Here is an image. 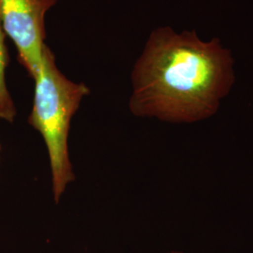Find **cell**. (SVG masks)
I'll list each match as a JSON object with an SVG mask.
<instances>
[{
	"label": "cell",
	"instance_id": "obj_2",
	"mask_svg": "<svg viewBox=\"0 0 253 253\" xmlns=\"http://www.w3.org/2000/svg\"><path fill=\"white\" fill-rule=\"evenodd\" d=\"M33 80L34 99L27 122L45 142L54 202L58 204L67 186L75 180L68 145L72 119L90 89L84 83L71 81L59 71L54 54L46 44Z\"/></svg>",
	"mask_w": 253,
	"mask_h": 253
},
{
	"label": "cell",
	"instance_id": "obj_5",
	"mask_svg": "<svg viewBox=\"0 0 253 253\" xmlns=\"http://www.w3.org/2000/svg\"><path fill=\"white\" fill-rule=\"evenodd\" d=\"M169 253H181V252H176V251H172V252H170Z\"/></svg>",
	"mask_w": 253,
	"mask_h": 253
},
{
	"label": "cell",
	"instance_id": "obj_1",
	"mask_svg": "<svg viewBox=\"0 0 253 253\" xmlns=\"http://www.w3.org/2000/svg\"><path fill=\"white\" fill-rule=\"evenodd\" d=\"M234 83V58L218 39L160 27L133 67L128 107L139 118L194 123L217 113Z\"/></svg>",
	"mask_w": 253,
	"mask_h": 253
},
{
	"label": "cell",
	"instance_id": "obj_6",
	"mask_svg": "<svg viewBox=\"0 0 253 253\" xmlns=\"http://www.w3.org/2000/svg\"><path fill=\"white\" fill-rule=\"evenodd\" d=\"M0 152H1V144H0Z\"/></svg>",
	"mask_w": 253,
	"mask_h": 253
},
{
	"label": "cell",
	"instance_id": "obj_4",
	"mask_svg": "<svg viewBox=\"0 0 253 253\" xmlns=\"http://www.w3.org/2000/svg\"><path fill=\"white\" fill-rule=\"evenodd\" d=\"M6 34L1 27L0 19V118L12 123L15 119L17 110L6 84V69L9 64L8 48L5 43Z\"/></svg>",
	"mask_w": 253,
	"mask_h": 253
},
{
	"label": "cell",
	"instance_id": "obj_3",
	"mask_svg": "<svg viewBox=\"0 0 253 253\" xmlns=\"http://www.w3.org/2000/svg\"><path fill=\"white\" fill-rule=\"evenodd\" d=\"M57 0H0L1 27L17 49V59L33 79L45 44L46 12Z\"/></svg>",
	"mask_w": 253,
	"mask_h": 253
}]
</instances>
